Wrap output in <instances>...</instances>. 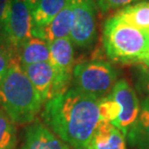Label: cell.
Segmentation results:
<instances>
[{
  "mask_svg": "<svg viewBox=\"0 0 149 149\" xmlns=\"http://www.w3.org/2000/svg\"><path fill=\"white\" fill-rule=\"evenodd\" d=\"M98 102L69 88L45 104L44 124L72 149H86L101 120Z\"/></svg>",
  "mask_w": 149,
  "mask_h": 149,
  "instance_id": "cell-1",
  "label": "cell"
},
{
  "mask_svg": "<svg viewBox=\"0 0 149 149\" xmlns=\"http://www.w3.org/2000/svg\"><path fill=\"white\" fill-rule=\"evenodd\" d=\"M43 105L22 67L14 59L0 80V109L15 124L24 125L35 120Z\"/></svg>",
  "mask_w": 149,
  "mask_h": 149,
  "instance_id": "cell-2",
  "label": "cell"
},
{
  "mask_svg": "<svg viewBox=\"0 0 149 149\" xmlns=\"http://www.w3.org/2000/svg\"><path fill=\"white\" fill-rule=\"evenodd\" d=\"M103 44L112 61L141 62L149 54V30L136 28L113 16L104 24Z\"/></svg>",
  "mask_w": 149,
  "mask_h": 149,
  "instance_id": "cell-3",
  "label": "cell"
},
{
  "mask_svg": "<svg viewBox=\"0 0 149 149\" xmlns=\"http://www.w3.org/2000/svg\"><path fill=\"white\" fill-rule=\"evenodd\" d=\"M72 79L76 90L100 100L111 93L117 74L109 62L92 59L74 65Z\"/></svg>",
  "mask_w": 149,
  "mask_h": 149,
  "instance_id": "cell-4",
  "label": "cell"
},
{
  "mask_svg": "<svg viewBox=\"0 0 149 149\" xmlns=\"http://www.w3.org/2000/svg\"><path fill=\"white\" fill-rule=\"evenodd\" d=\"M32 10L22 0H10L3 27V43L17 49L32 37Z\"/></svg>",
  "mask_w": 149,
  "mask_h": 149,
  "instance_id": "cell-5",
  "label": "cell"
},
{
  "mask_svg": "<svg viewBox=\"0 0 149 149\" xmlns=\"http://www.w3.org/2000/svg\"><path fill=\"white\" fill-rule=\"evenodd\" d=\"M73 24L70 39L74 46L88 49L96 40V9L94 0H72Z\"/></svg>",
  "mask_w": 149,
  "mask_h": 149,
  "instance_id": "cell-6",
  "label": "cell"
},
{
  "mask_svg": "<svg viewBox=\"0 0 149 149\" xmlns=\"http://www.w3.org/2000/svg\"><path fill=\"white\" fill-rule=\"evenodd\" d=\"M49 63L55 71L57 95L67 91L74 67V45L70 37L49 43Z\"/></svg>",
  "mask_w": 149,
  "mask_h": 149,
  "instance_id": "cell-7",
  "label": "cell"
},
{
  "mask_svg": "<svg viewBox=\"0 0 149 149\" xmlns=\"http://www.w3.org/2000/svg\"><path fill=\"white\" fill-rule=\"evenodd\" d=\"M111 95L120 106V113L113 125L127 136L130 128L136 122L139 112L138 96L129 83L124 79L118 80L115 83Z\"/></svg>",
  "mask_w": 149,
  "mask_h": 149,
  "instance_id": "cell-8",
  "label": "cell"
},
{
  "mask_svg": "<svg viewBox=\"0 0 149 149\" xmlns=\"http://www.w3.org/2000/svg\"><path fill=\"white\" fill-rule=\"evenodd\" d=\"M43 104L57 96L55 71L49 62H41L22 67Z\"/></svg>",
  "mask_w": 149,
  "mask_h": 149,
  "instance_id": "cell-9",
  "label": "cell"
},
{
  "mask_svg": "<svg viewBox=\"0 0 149 149\" xmlns=\"http://www.w3.org/2000/svg\"><path fill=\"white\" fill-rule=\"evenodd\" d=\"M73 19V1L66 0L64 7L53 17L52 22L42 27L33 28L32 36L43 39L47 43L57 39L70 37Z\"/></svg>",
  "mask_w": 149,
  "mask_h": 149,
  "instance_id": "cell-10",
  "label": "cell"
},
{
  "mask_svg": "<svg viewBox=\"0 0 149 149\" xmlns=\"http://www.w3.org/2000/svg\"><path fill=\"white\" fill-rule=\"evenodd\" d=\"M22 149H72L40 121L30 123L25 131Z\"/></svg>",
  "mask_w": 149,
  "mask_h": 149,
  "instance_id": "cell-11",
  "label": "cell"
},
{
  "mask_svg": "<svg viewBox=\"0 0 149 149\" xmlns=\"http://www.w3.org/2000/svg\"><path fill=\"white\" fill-rule=\"evenodd\" d=\"M86 149H127L126 136L109 121L101 119Z\"/></svg>",
  "mask_w": 149,
  "mask_h": 149,
  "instance_id": "cell-12",
  "label": "cell"
},
{
  "mask_svg": "<svg viewBox=\"0 0 149 149\" xmlns=\"http://www.w3.org/2000/svg\"><path fill=\"white\" fill-rule=\"evenodd\" d=\"M19 63L22 67L49 61V43L32 36L17 49Z\"/></svg>",
  "mask_w": 149,
  "mask_h": 149,
  "instance_id": "cell-13",
  "label": "cell"
},
{
  "mask_svg": "<svg viewBox=\"0 0 149 149\" xmlns=\"http://www.w3.org/2000/svg\"><path fill=\"white\" fill-rule=\"evenodd\" d=\"M129 143L136 149H149V99L145 98L139 106L138 118L127 135Z\"/></svg>",
  "mask_w": 149,
  "mask_h": 149,
  "instance_id": "cell-14",
  "label": "cell"
},
{
  "mask_svg": "<svg viewBox=\"0 0 149 149\" xmlns=\"http://www.w3.org/2000/svg\"><path fill=\"white\" fill-rule=\"evenodd\" d=\"M114 16L136 28L149 30V2L126 6Z\"/></svg>",
  "mask_w": 149,
  "mask_h": 149,
  "instance_id": "cell-15",
  "label": "cell"
},
{
  "mask_svg": "<svg viewBox=\"0 0 149 149\" xmlns=\"http://www.w3.org/2000/svg\"><path fill=\"white\" fill-rule=\"evenodd\" d=\"M66 0H39L32 10L33 28L47 24L64 7Z\"/></svg>",
  "mask_w": 149,
  "mask_h": 149,
  "instance_id": "cell-16",
  "label": "cell"
},
{
  "mask_svg": "<svg viewBox=\"0 0 149 149\" xmlns=\"http://www.w3.org/2000/svg\"><path fill=\"white\" fill-rule=\"evenodd\" d=\"M17 128L0 109V149H14L17 144Z\"/></svg>",
  "mask_w": 149,
  "mask_h": 149,
  "instance_id": "cell-17",
  "label": "cell"
},
{
  "mask_svg": "<svg viewBox=\"0 0 149 149\" xmlns=\"http://www.w3.org/2000/svg\"><path fill=\"white\" fill-rule=\"evenodd\" d=\"M98 104L100 118L102 120L109 121L112 124L114 123L120 113V106L118 105V103L109 94V96L100 99Z\"/></svg>",
  "mask_w": 149,
  "mask_h": 149,
  "instance_id": "cell-18",
  "label": "cell"
},
{
  "mask_svg": "<svg viewBox=\"0 0 149 149\" xmlns=\"http://www.w3.org/2000/svg\"><path fill=\"white\" fill-rule=\"evenodd\" d=\"M14 59L13 53L10 49H8L7 47L0 46V80L8 72Z\"/></svg>",
  "mask_w": 149,
  "mask_h": 149,
  "instance_id": "cell-19",
  "label": "cell"
},
{
  "mask_svg": "<svg viewBox=\"0 0 149 149\" xmlns=\"http://www.w3.org/2000/svg\"><path fill=\"white\" fill-rule=\"evenodd\" d=\"M133 1H136V0H96L99 8L103 12L109 11L111 9L126 7Z\"/></svg>",
  "mask_w": 149,
  "mask_h": 149,
  "instance_id": "cell-20",
  "label": "cell"
},
{
  "mask_svg": "<svg viewBox=\"0 0 149 149\" xmlns=\"http://www.w3.org/2000/svg\"><path fill=\"white\" fill-rule=\"evenodd\" d=\"M10 3V0H0V46L4 47L3 45V27H4V20L7 13V9Z\"/></svg>",
  "mask_w": 149,
  "mask_h": 149,
  "instance_id": "cell-21",
  "label": "cell"
},
{
  "mask_svg": "<svg viewBox=\"0 0 149 149\" xmlns=\"http://www.w3.org/2000/svg\"><path fill=\"white\" fill-rule=\"evenodd\" d=\"M139 87L147 95L146 98L149 99V70H142L141 76L139 77Z\"/></svg>",
  "mask_w": 149,
  "mask_h": 149,
  "instance_id": "cell-22",
  "label": "cell"
},
{
  "mask_svg": "<svg viewBox=\"0 0 149 149\" xmlns=\"http://www.w3.org/2000/svg\"><path fill=\"white\" fill-rule=\"evenodd\" d=\"M22 1H24L26 4L31 8V10H33V9L35 8V6L37 5L39 0H22Z\"/></svg>",
  "mask_w": 149,
  "mask_h": 149,
  "instance_id": "cell-23",
  "label": "cell"
},
{
  "mask_svg": "<svg viewBox=\"0 0 149 149\" xmlns=\"http://www.w3.org/2000/svg\"><path fill=\"white\" fill-rule=\"evenodd\" d=\"M141 62H142V63H143V64L146 65V66H148V67H149V54L145 56V57L141 60Z\"/></svg>",
  "mask_w": 149,
  "mask_h": 149,
  "instance_id": "cell-24",
  "label": "cell"
}]
</instances>
